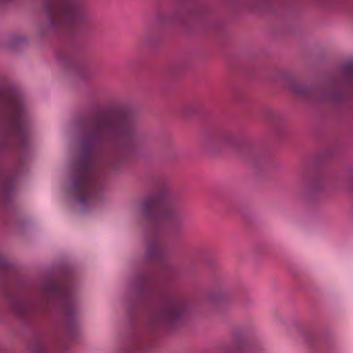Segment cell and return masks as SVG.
I'll list each match as a JSON object with an SVG mask.
<instances>
[{
	"label": "cell",
	"mask_w": 353,
	"mask_h": 353,
	"mask_svg": "<svg viewBox=\"0 0 353 353\" xmlns=\"http://www.w3.org/2000/svg\"><path fill=\"white\" fill-rule=\"evenodd\" d=\"M133 135V121L125 108L109 105L92 114L81 128L77 147V179L85 171L112 166L123 159L131 148Z\"/></svg>",
	"instance_id": "cell-1"
}]
</instances>
